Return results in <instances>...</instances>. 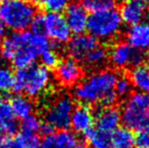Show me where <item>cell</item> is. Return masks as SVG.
Segmentation results:
<instances>
[{
    "label": "cell",
    "mask_w": 149,
    "mask_h": 148,
    "mask_svg": "<svg viewBox=\"0 0 149 148\" xmlns=\"http://www.w3.org/2000/svg\"><path fill=\"white\" fill-rule=\"evenodd\" d=\"M132 88H133V86H132L129 77L121 76L117 78L114 86V91L118 97V99H126V97H130Z\"/></svg>",
    "instance_id": "cell-26"
},
{
    "label": "cell",
    "mask_w": 149,
    "mask_h": 148,
    "mask_svg": "<svg viewBox=\"0 0 149 148\" xmlns=\"http://www.w3.org/2000/svg\"><path fill=\"white\" fill-rule=\"evenodd\" d=\"M37 8L26 0H1L0 19L6 28L12 32H22L31 26Z\"/></svg>",
    "instance_id": "cell-4"
},
{
    "label": "cell",
    "mask_w": 149,
    "mask_h": 148,
    "mask_svg": "<svg viewBox=\"0 0 149 148\" xmlns=\"http://www.w3.org/2000/svg\"><path fill=\"white\" fill-rule=\"evenodd\" d=\"M18 126L17 121L12 114L10 107L7 103H0V131L4 136H10L16 132Z\"/></svg>",
    "instance_id": "cell-20"
},
{
    "label": "cell",
    "mask_w": 149,
    "mask_h": 148,
    "mask_svg": "<svg viewBox=\"0 0 149 148\" xmlns=\"http://www.w3.org/2000/svg\"><path fill=\"white\" fill-rule=\"evenodd\" d=\"M31 1H33V2H41L42 0H31Z\"/></svg>",
    "instance_id": "cell-35"
},
{
    "label": "cell",
    "mask_w": 149,
    "mask_h": 148,
    "mask_svg": "<svg viewBox=\"0 0 149 148\" xmlns=\"http://www.w3.org/2000/svg\"><path fill=\"white\" fill-rule=\"evenodd\" d=\"M79 3L86 10L93 12L114 8L116 5V0H80Z\"/></svg>",
    "instance_id": "cell-25"
},
{
    "label": "cell",
    "mask_w": 149,
    "mask_h": 148,
    "mask_svg": "<svg viewBox=\"0 0 149 148\" xmlns=\"http://www.w3.org/2000/svg\"><path fill=\"white\" fill-rule=\"evenodd\" d=\"M52 81L53 76L48 68L33 64L30 67L18 69L14 74L13 90L31 99H38L49 91Z\"/></svg>",
    "instance_id": "cell-3"
},
{
    "label": "cell",
    "mask_w": 149,
    "mask_h": 148,
    "mask_svg": "<svg viewBox=\"0 0 149 148\" xmlns=\"http://www.w3.org/2000/svg\"><path fill=\"white\" fill-rule=\"evenodd\" d=\"M107 60H108V51L106 50V48L100 47V46H96L88 55L85 57V59L83 61H85V63L89 67L97 68L104 65Z\"/></svg>",
    "instance_id": "cell-23"
},
{
    "label": "cell",
    "mask_w": 149,
    "mask_h": 148,
    "mask_svg": "<svg viewBox=\"0 0 149 148\" xmlns=\"http://www.w3.org/2000/svg\"><path fill=\"white\" fill-rule=\"evenodd\" d=\"M127 41L136 50L149 49V22H140L131 26L127 32Z\"/></svg>",
    "instance_id": "cell-17"
},
{
    "label": "cell",
    "mask_w": 149,
    "mask_h": 148,
    "mask_svg": "<svg viewBox=\"0 0 149 148\" xmlns=\"http://www.w3.org/2000/svg\"><path fill=\"white\" fill-rule=\"evenodd\" d=\"M129 79L132 86L139 92H149V65L139 64L132 67Z\"/></svg>",
    "instance_id": "cell-19"
},
{
    "label": "cell",
    "mask_w": 149,
    "mask_h": 148,
    "mask_svg": "<svg viewBox=\"0 0 149 148\" xmlns=\"http://www.w3.org/2000/svg\"><path fill=\"white\" fill-rule=\"evenodd\" d=\"M119 13L124 24L134 26L145 18L147 5L144 0H125L122 3Z\"/></svg>",
    "instance_id": "cell-14"
},
{
    "label": "cell",
    "mask_w": 149,
    "mask_h": 148,
    "mask_svg": "<svg viewBox=\"0 0 149 148\" xmlns=\"http://www.w3.org/2000/svg\"><path fill=\"white\" fill-rule=\"evenodd\" d=\"M123 26L120 13L115 8L93 11L88 15L86 30L97 41H111L120 34Z\"/></svg>",
    "instance_id": "cell-5"
},
{
    "label": "cell",
    "mask_w": 149,
    "mask_h": 148,
    "mask_svg": "<svg viewBox=\"0 0 149 148\" xmlns=\"http://www.w3.org/2000/svg\"><path fill=\"white\" fill-rule=\"evenodd\" d=\"M111 148H134V135L126 128H118L112 133Z\"/></svg>",
    "instance_id": "cell-22"
},
{
    "label": "cell",
    "mask_w": 149,
    "mask_h": 148,
    "mask_svg": "<svg viewBox=\"0 0 149 148\" xmlns=\"http://www.w3.org/2000/svg\"><path fill=\"white\" fill-rule=\"evenodd\" d=\"M98 46L97 41L91 37L90 35L79 34L75 37L70 38L67 42V53L70 56V58L76 60H84L85 57Z\"/></svg>",
    "instance_id": "cell-13"
},
{
    "label": "cell",
    "mask_w": 149,
    "mask_h": 148,
    "mask_svg": "<svg viewBox=\"0 0 149 148\" xmlns=\"http://www.w3.org/2000/svg\"><path fill=\"white\" fill-rule=\"evenodd\" d=\"M14 73L6 65L0 64V93H7L13 90Z\"/></svg>",
    "instance_id": "cell-24"
},
{
    "label": "cell",
    "mask_w": 149,
    "mask_h": 148,
    "mask_svg": "<svg viewBox=\"0 0 149 148\" xmlns=\"http://www.w3.org/2000/svg\"><path fill=\"white\" fill-rule=\"evenodd\" d=\"M41 15L44 36L58 46L63 45L70 40L71 32L62 14L57 12H47Z\"/></svg>",
    "instance_id": "cell-8"
},
{
    "label": "cell",
    "mask_w": 149,
    "mask_h": 148,
    "mask_svg": "<svg viewBox=\"0 0 149 148\" xmlns=\"http://www.w3.org/2000/svg\"><path fill=\"white\" fill-rule=\"evenodd\" d=\"M93 117L95 128L111 134L119 128L121 123V112L113 106L98 109Z\"/></svg>",
    "instance_id": "cell-15"
},
{
    "label": "cell",
    "mask_w": 149,
    "mask_h": 148,
    "mask_svg": "<svg viewBox=\"0 0 149 148\" xmlns=\"http://www.w3.org/2000/svg\"><path fill=\"white\" fill-rule=\"evenodd\" d=\"M118 77V73L113 69H102L92 72L75 85L73 97L81 105L100 103L107 93L114 90Z\"/></svg>",
    "instance_id": "cell-2"
},
{
    "label": "cell",
    "mask_w": 149,
    "mask_h": 148,
    "mask_svg": "<svg viewBox=\"0 0 149 148\" xmlns=\"http://www.w3.org/2000/svg\"><path fill=\"white\" fill-rule=\"evenodd\" d=\"M94 123V117L90 109L85 105H79L74 107L70 116L69 126L76 133L85 134L92 128Z\"/></svg>",
    "instance_id": "cell-16"
},
{
    "label": "cell",
    "mask_w": 149,
    "mask_h": 148,
    "mask_svg": "<svg viewBox=\"0 0 149 148\" xmlns=\"http://www.w3.org/2000/svg\"><path fill=\"white\" fill-rule=\"evenodd\" d=\"M108 58L117 69H125L130 66L134 67L144 61L143 53L132 48L127 42H118L113 45L108 53Z\"/></svg>",
    "instance_id": "cell-9"
},
{
    "label": "cell",
    "mask_w": 149,
    "mask_h": 148,
    "mask_svg": "<svg viewBox=\"0 0 149 148\" xmlns=\"http://www.w3.org/2000/svg\"><path fill=\"white\" fill-rule=\"evenodd\" d=\"M146 58H147V61H148V64H149V49H148V52H147V56H146Z\"/></svg>",
    "instance_id": "cell-34"
},
{
    "label": "cell",
    "mask_w": 149,
    "mask_h": 148,
    "mask_svg": "<svg viewBox=\"0 0 149 148\" xmlns=\"http://www.w3.org/2000/svg\"><path fill=\"white\" fill-rule=\"evenodd\" d=\"M5 31H6V28L4 26V24H2L1 19H0V39L5 36Z\"/></svg>",
    "instance_id": "cell-32"
},
{
    "label": "cell",
    "mask_w": 149,
    "mask_h": 148,
    "mask_svg": "<svg viewBox=\"0 0 149 148\" xmlns=\"http://www.w3.org/2000/svg\"><path fill=\"white\" fill-rule=\"evenodd\" d=\"M121 121L130 131H139L149 126V92L138 91L130 94L122 109Z\"/></svg>",
    "instance_id": "cell-6"
},
{
    "label": "cell",
    "mask_w": 149,
    "mask_h": 148,
    "mask_svg": "<svg viewBox=\"0 0 149 148\" xmlns=\"http://www.w3.org/2000/svg\"><path fill=\"white\" fill-rule=\"evenodd\" d=\"M8 105L14 117L20 120H24V118L33 115L35 111V105H33V99L22 93L13 95L10 99Z\"/></svg>",
    "instance_id": "cell-18"
},
{
    "label": "cell",
    "mask_w": 149,
    "mask_h": 148,
    "mask_svg": "<svg viewBox=\"0 0 149 148\" xmlns=\"http://www.w3.org/2000/svg\"><path fill=\"white\" fill-rule=\"evenodd\" d=\"M38 58H40L42 66L48 68V69L55 68V66L59 62V56H58L57 52L54 49H51V48H49L46 51H44L43 53L40 54Z\"/></svg>",
    "instance_id": "cell-28"
},
{
    "label": "cell",
    "mask_w": 149,
    "mask_h": 148,
    "mask_svg": "<svg viewBox=\"0 0 149 148\" xmlns=\"http://www.w3.org/2000/svg\"><path fill=\"white\" fill-rule=\"evenodd\" d=\"M42 123L43 122L39 117H37L33 114L31 115V116L24 118V120H22V124H20L22 132L38 134V132H41Z\"/></svg>",
    "instance_id": "cell-27"
},
{
    "label": "cell",
    "mask_w": 149,
    "mask_h": 148,
    "mask_svg": "<svg viewBox=\"0 0 149 148\" xmlns=\"http://www.w3.org/2000/svg\"><path fill=\"white\" fill-rule=\"evenodd\" d=\"M84 135L86 137V146L88 148H111L112 146L111 133L91 128Z\"/></svg>",
    "instance_id": "cell-21"
},
{
    "label": "cell",
    "mask_w": 149,
    "mask_h": 148,
    "mask_svg": "<svg viewBox=\"0 0 149 148\" xmlns=\"http://www.w3.org/2000/svg\"><path fill=\"white\" fill-rule=\"evenodd\" d=\"M39 148H87L86 143L68 130H59L45 135Z\"/></svg>",
    "instance_id": "cell-11"
},
{
    "label": "cell",
    "mask_w": 149,
    "mask_h": 148,
    "mask_svg": "<svg viewBox=\"0 0 149 148\" xmlns=\"http://www.w3.org/2000/svg\"><path fill=\"white\" fill-rule=\"evenodd\" d=\"M64 18L71 33L83 34L86 31L88 14L87 10L79 2H70L64 10Z\"/></svg>",
    "instance_id": "cell-12"
},
{
    "label": "cell",
    "mask_w": 149,
    "mask_h": 148,
    "mask_svg": "<svg viewBox=\"0 0 149 148\" xmlns=\"http://www.w3.org/2000/svg\"><path fill=\"white\" fill-rule=\"evenodd\" d=\"M50 48V41L44 35L31 32H12L0 43V56L17 69L33 65L41 53Z\"/></svg>",
    "instance_id": "cell-1"
},
{
    "label": "cell",
    "mask_w": 149,
    "mask_h": 148,
    "mask_svg": "<svg viewBox=\"0 0 149 148\" xmlns=\"http://www.w3.org/2000/svg\"><path fill=\"white\" fill-rule=\"evenodd\" d=\"M4 139H5V136H4L3 133H2L1 131H0V142H1L2 140H4Z\"/></svg>",
    "instance_id": "cell-33"
},
{
    "label": "cell",
    "mask_w": 149,
    "mask_h": 148,
    "mask_svg": "<svg viewBox=\"0 0 149 148\" xmlns=\"http://www.w3.org/2000/svg\"><path fill=\"white\" fill-rule=\"evenodd\" d=\"M1 101H1V97H0V103H1Z\"/></svg>",
    "instance_id": "cell-37"
},
{
    "label": "cell",
    "mask_w": 149,
    "mask_h": 148,
    "mask_svg": "<svg viewBox=\"0 0 149 148\" xmlns=\"http://www.w3.org/2000/svg\"><path fill=\"white\" fill-rule=\"evenodd\" d=\"M55 80L61 86H75L83 77V69L81 65L72 58L59 60L54 70Z\"/></svg>",
    "instance_id": "cell-10"
},
{
    "label": "cell",
    "mask_w": 149,
    "mask_h": 148,
    "mask_svg": "<svg viewBox=\"0 0 149 148\" xmlns=\"http://www.w3.org/2000/svg\"><path fill=\"white\" fill-rule=\"evenodd\" d=\"M15 138L24 148H39L41 143L38 134H33V133L20 132Z\"/></svg>",
    "instance_id": "cell-29"
},
{
    "label": "cell",
    "mask_w": 149,
    "mask_h": 148,
    "mask_svg": "<svg viewBox=\"0 0 149 148\" xmlns=\"http://www.w3.org/2000/svg\"><path fill=\"white\" fill-rule=\"evenodd\" d=\"M74 101L69 94L61 93L46 104L43 117L44 123L53 130H66L69 127L70 116L74 109Z\"/></svg>",
    "instance_id": "cell-7"
},
{
    "label": "cell",
    "mask_w": 149,
    "mask_h": 148,
    "mask_svg": "<svg viewBox=\"0 0 149 148\" xmlns=\"http://www.w3.org/2000/svg\"><path fill=\"white\" fill-rule=\"evenodd\" d=\"M145 2H147V3H149V0H144Z\"/></svg>",
    "instance_id": "cell-36"
},
{
    "label": "cell",
    "mask_w": 149,
    "mask_h": 148,
    "mask_svg": "<svg viewBox=\"0 0 149 148\" xmlns=\"http://www.w3.org/2000/svg\"><path fill=\"white\" fill-rule=\"evenodd\" d=\"M134 147L135 148H149V126L138 131L134 136Z\"/></svg>",
    "instance_id": "cell-31"
},
{
    "label": "cell",
    "mask_w": 149,
    "mask_h": 148,
    "mask_svg": "<svg viewBox=\"0 0 149 148\" xmlns=\"http://www.w3.org/2000/svg\"><path fill=\"white\" fill-rule=\"evenodd\" d=\"M70 2L71 0H42L41 3L48 12L61 13L66 9Z\"/></svg>",
    "instance_id": "cell-30"
}]
</instances>
